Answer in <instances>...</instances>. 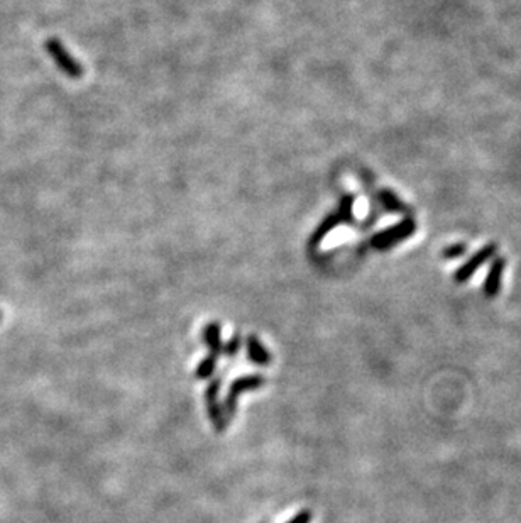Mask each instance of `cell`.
<instances>
[{"label":"cell","mask_w":521,"mask_h":523,"mask_svg":"<svg viewBox=\"0 0 521 523\" xmlns=\"http://www.w3.org/2000/svg\"><path fill=\"white\" fill-rule=\"evenodd\" d=\"M0 320H2V312H0Z\"/></svg>","instance_id":"9a60e30c"},{"label":"cell","mask_w":521,"mask_h":523,"mask_svg":"<svg viewBox=\"0 0 521 523\" xmlns=\"http://www.w3.org/2000/svg\"><path fill=\"white\" fill-rule=\"evenodd\" d=\"M239 349H241V335L235 334L234 337H232L231 341H228L227 344L224 345V351H222V354H225L227 357H234L239 352Z\"/></svg>","instance_id":"4fadbf2b"},{"label":"cell","mask_w":521,"mask_h":523,"mask_svg":"<svg viewBox=\"0 0 521 523\" xmlns=\"http://www.w3.org/2000/svg\"><path fill=\"white\" fill-rule=\"evenodd\" d=\"M217 359H219V357H215L212 354H209L205 359H202V363L198 364L197 371H195V376H197V379H206L212 376L213 371H215V367H217Z\"/></svg>","instance_id":"8fae6325"},{"label":"cell","mask_w":521,"mask_h":523,"mask_svg":"<svg viewBox=\"0 0 521 523\" xmlns=\"http://www.w3.org/2000/svg\"><path fill=\"white\" fill-rule=\"evenodd\" d=\"M496 253H498V244L491 242V244H486L482 249H479L476 254H472V256L469 257L464 264H462L459 270L454 273V279H456V283L467 281V279L471 278V276L474 275V273L478 271L484 263L493 259V257L496 256Z\"/></svg>","instance_id":"5b68a950"},{"label":"cell","mask_w":521,"mask_h":523,"mask_svg":"<svg viewBox=\"0 0 521 523\" xmlns=\"http://www.w3.org/2000/svg\"><path fill=\"white\" fill-rule=\"evenodd\" d=\"M266 379L262 374H247V376H239L235 381H232L231 388H228L227 396L224 401V418L231 420L234 417L235 408H237V398L244 392H253V389L264 386Z\"/></svg>","instance_id":"3957f363"},{"label":"cell","mask_w":521,"mask_h":523,"mask_svg":"<svg viewBox=\"0 0 521 523\" xmlns=\"http://www.w3.org/2000/svg\"><path fill=\"white\" fill-rule=\"evenodd\" d=\"M220 386H222V378L217 376L210 381L209 388L205 392V403H206V412H209L210 422L213 423L215 430L219 434L224 432L225 423L227 420L224 418V414H222V407L219 403V393H220Z\"/></svg>","instance_id":"8992f818"},{"label":"cell","mask_w":521,"mask_h":523,"mask_svg":"<svg viewBox=\"0 0 521 523\" xmlns=\"http://www.w3.org/2000/svg\"><path fill=\"white\" fill-rule=\"evenodd\" d=\"M378 198H379V204L383 205L384 209L387 210V212H394V213H405V215H412V210H410V207H406L405 202L401 200L400 197H398L394 191L387 190V189H383L378 191Z\"/></svg>","instance_id":"30bf717a"},{"label":"cell","mask_w":521,"mask_h":523,"mask_svg":"<svg viewBox=\"0 0 521 523\" xmlns=\"http://www.w3.org/2000/svg\"><path fill=\"white\" fill-rule=\"evenodd\" d=\"M416 232V222L412 217H406L401 222L394 224V226L387 227L378 234L372 235L371 239V248L378 249V251H387V249L394 248L400 242L406 241V239L412 237Z\"/></svg>","instance_id":"7a4b0ae2"},{"label":"cell","mask_w":521,"mask_h":523,"mask_svg":"<svg viewBox=\"0 0 521 523\" xmlns=\"http://www.w3.org/2000/svg\"><path fill=\"white\" fill-rule=\"evenodd\" d=\"M354 204H356V197L354 195H343L341 205L335 212H332L330 215L325 217L321 220V224L317 227L315 234L312 235L310 239V244L312 246H319L335 227L342 226V224H350L354 220Z\"/></svg>","instance_id":"6da1fadb"},{"label":"cell","mask_w":521,"mask_h":523,"mask_svg":"<svg viewBox=\"0 0 521 523\" xmlns=\"http://www.w3.org/2000/svg\"><path fill=\"white\" fill-rule=\"evenodd\" d=\"M44 47H46L51 60L56 63L58 68H60L65 75L72 76V78H80V76L83 75V68H81V65L68 53V51H66V47L60 43V39L50 38L46 41V44H44Z\"/></svg>","instance_id":"277c9868"},{"label":"cell","mask_w":521,"mask_h":523,"mask_svg":"<svg viewBox=\"0 0 521 523\" xmlns=\"http://www.w3.org/2000/svg\"><path fill=\"white\" fill-rule=\"evenodd\" d=\"M506 270V257L494 256L489 270H487L486 279H484V295L486 298H496L501 290V279Z\"/></svg>","instance_id":"52a82bcc"},{"label":"cell","mask_w":521,"mask_h":523,"mask_svg":"<svg viewBox=\"0 0 521 523\" xmlns=\"http://www.w3.org/2000/svg\"><path fill=\"white\" fill-rule=\"evenodd\" d=\"M310 520H312V513L308 510H303L300 513L295 515L288 523H310Z\"/></svg>","instance_id":"5bb4252c"},{"label":"cell","mask_w":521,"mask_h":523,"mask_svg":"<svg viewBox=\"0 0 521 523\" xmlns=\"http://www.w3.org/2000/svg\"><path fill=\"white\" fill-rule=\"evenodd\" d=\"M467 253V244L465 242H457V244H452L449 246V248H445L442 251V257L443 259H459V257L464 256V254Z\"/></svg>","instance_id":"7c38bea8"},{"label":"cell","mask_w":521,"mask_h":523,"mask_svg":"<svg viewBox=\"0 0 521 523\" xmlns=\"http://www.w3.org/2000/svg\"><path fill=\"white\" fill-rule=\"evenodd\" d=\"M246 345H247V357H249L254 364H257V366H269L273 357L271 354H269L268 349L264 348V344L259 341V337H256L254 334L247 335Z\"/></svg>","instance_id":"ba28073f"},{"label":"cell","mask_w":521,"mask_h":523,"mask_svg":"<svg viewBox=\"0 0 521 523\" xmlns=\"http://www.w3.org/2000/svg\"><path fill=\"white\" fill-rule=\"evenodd\" d=\"M203 342L206 348L210 349V354L220 357L224 351V344H222V329L217 322H210L209 325L203 329Z\"/></svg>","instance_id":"9c48e42d"}]
</instances>
